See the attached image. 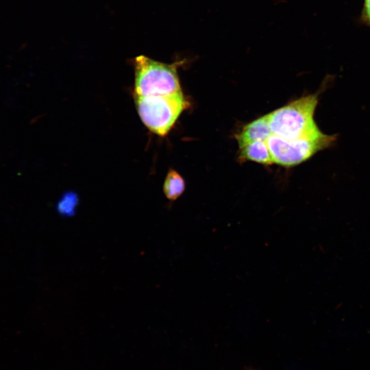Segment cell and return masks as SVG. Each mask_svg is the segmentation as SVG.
Segmentation results:
<instances>
[{"label": "cell", "instance_id": "cell-1", "mask_svg": "<svg viewBox=\"0 0 370 370\" xmlns=\"http://www.w3.org/2000/svg\"><path fill=\"white\" fill-rule=\"evenodd\" d=\"M322 90L304 95L267 114L272 134L287 140L313 135L320 129L314 113Z\"/></svg>", "mask_w": 370, "mask_h": 370}, {"label": "cell", "instance_id": "cell-2", "mask_svg": "<svg viewBox=\"0 0 370 370\" xmlns=\"http://www.w3.org/2000/svg\"><path fill=\"white\" fill-rule=\"evenodd\" d=\"M184 60L166 64L145 56L134 60V96L171 95L182 92L177 68Z\"/></svg>", "mask_w": 370, "mask_h": 370}, {"label": "cell", "instance_id": "cell-3", "mask_svg": "<svg viewBox=\"0 0 370 370\" xmlns=\"http://www.w3.org/2000/svg\"><path fill=\"white\" fill-rule=\"evenodd\" d=\"M138 114L153 133L166 136L189 103L182 92L164 95L134 96Z\"/></svg>", "mask_w": 370, "mask_h": 370}, {"label": "cell", "instance_id": "cell-4", "mask_svg": "<svg viewBox=\"0 0 370 370\" xmlns=\"http://www.w3.org/2000/svg\"><path fill=\"white\" fill-rule=\"evenodd\" d=\"M337 135L319 132L299 139L287 140L272 134L267 140L273 162L291 167L299 164L318 152L333 146Z\"/></svg>", "mask_w": 370, "mask_h": 370}, {"label": "cell", "instance_id": "cell-5", "mask_svg": "<svg viewBox=\"0 0 370 370\" xmlns=\"http://www.w3.org/2000/svg\"><path fill=\"white\" fill-rule=\"evenodd\" d=\"M272 134L266 114L245 125L236 135V139L240 149L254 142H267Z\"/></svg>", "mask_w": 370, "mask_h": 370}, {"label": "cell", "instance_id": "cell-6", "mask_svg": "<svg viewBox=\"0 0 370 370\" xmlns=\"http://www.w3.org/2000/svg\"><path fill=\"white\" fill-rule=\"evenodd\" d=\"M239 149V160L253 161L265 165L274 164L267 142H254Z\"/></svg>", "mask_w": 370, "mask_h": 370}, {"label": "cell", "instance_id": "cell-7", "mask_svg": "<svg viewBox=\"0 0 370 370\" xmlns=\"http://www.w3.org/2000/svg\"><path fill=\"white\" fill-rule=\"evenodd\" d=\"M184 190V180L177 171L171 169L163 184V192L166 197L170 201H175L182 195Z\"/></svg>", "mask_w": 370, "mask_h": 370}, {"label": "cell", "instance_id": "cell-8", "mask_svg": "<svg viewBox=\"0 0 370 370\" xmlns=\"http://www.w3.org/2000/svg\"><path fill=\"white\" fill-rule=\"evenodd\" d=\"M79 198L74 192L64 193L57 204L58 212L64 217L73 216L75 212Z\"/></svg>", "mask_w": 370, "mask_h": 370}, {"label": "cell", "instance_id": "cell-9", "mask_svg": "<svg viewBox=\"0 0 370 370\" xmlns=\"http://www.w3.org/2000/svg\"><path fill=\"white\" fill-rule=\"evenodd\" d=\"M360 20L370 27V0H363Z\"/></svg>", "mask_w": 370, "mask_h": 370}]
</instances>
